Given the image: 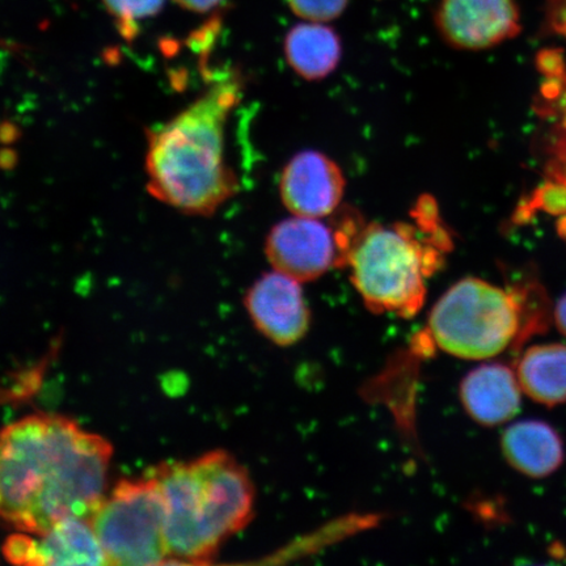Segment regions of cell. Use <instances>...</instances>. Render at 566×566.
<instances>
[{"label":"cell","mask_w":566,"mask_h":566,"mask_svg":"<svg viewBox=\"0 0 566 566\" xmlns=\"http://www.w3.org/2000/svg\"><path fill=\"white\" fill-rule=\"evenodd\" d=\"M112 444L59 415L24 417L0 430V525L40 535L88 518L105 497Z\"/></svg>","instance_id":"1"},{"label":"cell","mask_w":566,"mask_h":566,"mask_svg":"<svg viewBox=\"0 0 566 566\" xmlns=\"http://www.w3.org/2000/svg\"><path fill=\"white\" fill-rule=\"evenodd\" d=\"M237 75L212 83L167 123L147 132V189L189 216L210 217L238 193L226 163V126L242 98Z\"/></svg>","instance_id":"2"},{"label":"cell","mask_w":566,"mask_h":566,"mask_svg":"<svg viewBox=\"0 0 566 566\" xmlns=\"http://www.w3.org/2000/svg\"><path fill=\"white\" fill-rule=\"evenodd\" d=\"M147 475L165 501L168 564H210L222 544L252 520L250 473L229 452L161 463Z\"/></svg>","instance_id":"3"},{"label":"cell","mask_w":566,"mask_h":566,"mask_svg":"<svg viewBox=\"0 0 566 566\" xmlns=\"http://www.w3.org/2000/svg\"><path fill=\"white\" fill-rule=\"evenodd\" d=\"M415 224L367 223L346 268L366 307L412 318L427 298V281L440 272L452 239L441 214L422 212Z\"/></svg>","instance_id":"4"},{"label":"cell","mask_w":566,"mask_h":566,"mask_svg":"<svg viewBox=\"0 0 566 566\" xmlns=\"http://www.w3.org/2000/svg\"><path fill=\"white\" fill-rule=\"evenodd\" d=\"M544 295L502 289L484 280H460L437 301L428 318V336L442 352L481 360L518 350L549 327Z\"/></svg>","instance_id":"5"},{"label":"cell","mask_w":566,"mask_h":566,"mask_svg":"<svg viewBox=\"0 0 566 566\" xmlns=\"http://www.w3.org/2000/svg\"><path fill=\"white\" fill-rule=\"evenodd\" d=\"M90 522L108 565L168 564L165 501L151 476L119 481Z\"/></svg>","instance_id":"6"},{"label":"cell","mask_w":566,"mask_h":566,"mask_svg":"<svg viewBox=\"0 0 566 566\" xmlns=\"http://www.w3.org/2000/svg\"><path fill=\"white\" fill-rule=\"evenodd\" d=\"M434 23L443 41L459 51H485L521 32L515 0H441Z\"/></svg>","instance_id":"7"},{"label":"cell","mask_w":566,"mask_h":566,"mask_svg":"<svg viewBox=\"0 0 566 566\" xmlns=\"http://www.w3.org/2000/svg\"><path fill=\"white\" fill-rule=\"evenodd\" d=\"M265 253L274 271L300 282L321 279L338 264L334 230L316 218L294 216L275 224L266 238Z\"/></svg>","instance_id":"8"},{"label":"cell","mask_w":566,"mask_h":566,"mask_svg":"<svg viewBox=\"0 0 566 566\" xmlns=\"http://www.w3.org/2000/svg\"><path fill=\"white\" fill-rule=\"evenodd\" d=\"M301 283L274 271L261 275L248 290V314L260 334L275 345L292 346L307 335L311 314Z\"/></svg>","instance_id":"9"},{"label":"cell","mask_w":566,"mask_h":566,"mask_svg":"<svg viewBox=\"0 0 566 566\" xmlns=\"http://www.w3.org/2000/svg\"><path fill=\"white\" fill-rule=\"evenodd\" d=\"M3 555L20 565H108L90 520L80 516L60 521L40 535H11Z\"/></svg>","instance_id":"10"},{"label":"cell","mask_w":566,"mask_h":566,"mask_svg":"<svg viewBox=\"0 0 566 566\" xmlns=\"http://www.w3.org/2000/svg\"><path fill=\"white\" fill-rule=\"evenodd\" d=\"M345 184L342 168L327 155L314 150L302 151L283 168L281 200L296 217H328L342 205Z\"/></svg>","instance_id":"11"},{"label":"cell","mask_w":566,"mask_h":566,"mask_svg":"<svg viewBox=\"0 0 566 566\" xmlns=\"http://www.w3.org/2000/svg\"><path fill=\"white\" fill-rule=\"evenodd\" d=\"M521 385L504 364H484L471 370L460 384V400L473 421L497 427L514 419L521 409Z\"/></svg>","instance_id":"12"},{"label":"cell","mask_w":566,"mask_h":566,"mask_svg":"<svg viewBox=\"0 0 566 566\" xmlns=\"http://www.w3.org/2000/svg\"><path fill=\"white\" fill-rule=\"evenodd\" d=\"M501 449L506 462L528 478H547L564 463L562 437L543 421L512 423L502 434Z\"/></svg>","instance_id":"13"},{"label":"cell","mask_w":566,"mask_h":566,"mask_svg":"<svg viewBox=\"0 0 566 566\" xmlns=\"http://www.w3.org/2000/svg\"><path fill=\"white\" fill-rule=\"evenodd\" d=\"M289 66L303 80H325L337 69L343 56L342 40L335 30L321 23L296 24L285 38Z\"/></svg>","instance_id":"14"},{"label":"cell","mask_w":566,"mask_h":566,"mask_svg":"<svg viewBox=\"0 0 566 566\" xmlns=\"http://www.w3.org/2000/svg\"><path fill=\"white\" fill-rule=\"evenodd\" d=\"M515 374L530 399L547 407L566 402V345L543 344L528 348Z\"/></svg>","instance_id":"15"},{"label":"cell","mask_w":566,"mask_h":566,"mask_svg":"<svg viewBox=\"0 0 566 566\" xmlns=\"http://www.w3.org/2000/svg\"><path fill=\"white\" fill-rule=\"evenodd\" d=\"M166 0H104L106 10L115 19L123 38L133 41L139 31L140 21L157 17Z\"/></svg>","instance_id":"16"},{"label":"cell","mask_w":566,"mask_h":566,"mask_svg":"<svg viewBox=\"0 0 566 566\" xmlns=\"http://www.w3.org/2000/svg\"><path fill=\"white\" fill-rule=\"evenodd\" d=\"M349 0H287L290 9L301 19L324 23L337 19Z\"/></svg>","instance_id":"17"},{"label":"cell","mask_w":566,"mask_h":566,"mask_svg":"<svg viewBox=\"0 0 566 566\" xmlns=\"http://www.w3.org/2000/svg\"><path fill=\"white\" fill-rule=\"evenodd\" d=\"M534 207L541 208L554 214L566 212V187L562 182H548L537 190L534 198Z\"/></svg>","instance_id":"18"},{"label":"cell","mask_w":566,"mask_h":566,"mask_svg":"<svg viewBox=\"0 0 566 566\" xmlns=\"http://www.w3.org/2000/svg\"><path fill=\"white\" fill-rule=\"evenodd\" d=\"M546 23L555 33L566 35V0H546Z\"/></svg>","instance_id":"19"},{"label":"cell","mask_w":566,"mask_h":566,"mask_svg":"<svg viewBox=\"0 0 566 566\" xmlns=\"http://www.w3.org/2000/svg\"><path fill=\"white\" fill-rule=\"evenodd\" d=\"M537 66L543 73L560 75L564 69L563 55L556 51H546L537 56Z\"/></svg>","instance_id":"20"},{"label":"cell","mask_w":566,"mask_h":566,"mask_svg":"<svg viewBox=\"0 0 566 566\" xmlns=\"http://www.w3.org/2000/svg\"><path fill=\"white\" fill-rule=\"evenodd\" d=\"M174 2L179 4L184 10L205 13L217 9L224 0H174Z\"/></svg>","instance_id":"21"},{"label":"cell","mask_w":566,"mask_h":566,"mask_svg":"<svg viewBox=\"0 0 566 566\" xmlns=\"http://www.w3.org/2000/svg\"><path fill=\"white\" fill-rule=\"evenodd\" d=\"M552 175L556 177V181L564 184L566 187V144L557 150V158L554 168H552Z\"/></svg>","instance_id":"22"},{"label":"cell","mask_w":566,"mask_h":566,"mask_svg":"<svg viewBox=\"0 0 566 566\" xmlns=\"http://www.w3.org/2000/svg\"><path fill=\"white\" fill-rule=\"evenodd\" d=\"M555 322L558 331L566 337V294L557 302Z\"/></svg>","instance_id":"23"}]
</instances>
